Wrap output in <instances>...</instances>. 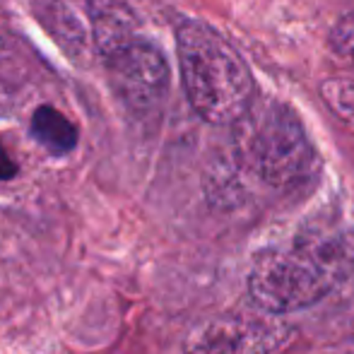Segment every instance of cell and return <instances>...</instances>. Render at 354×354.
Here are the masks:
<instances>
[{
    "label": "cell",
    "instance_id": "cell-3",
    "mask_svg": "<svg viewBox=\"0 0 354 354\" xmlns=\"http://www.w3.org/2000/svg\"><path fill=\"white\" fill-rule=\"evenodd\" d=\"M239 164H248L263 186L292 193L313 178L318 154L297 111L275 102L256 123Z\"/></svg>",
    "mask_w": 354,
    "mask_h": 354
},
{
    "label": "cell",
    "instance_id": "cell-10",
    "mask_svg": "<svg viewBox=\"0 0 354 354\" xmlns=\"http://www.w3.org/2000/svg\"><path fill=\"white\" fill-rule=\"evenodd\" d=\"M17 174H19L17 159H12V154L8 152L5 142L0 140V181H12Z\"/></svg>",
    "mask_w": 354,
    "mask_h": 354
},
{
    "label": "cell",
    "instance_id": "cell-5",
    "mask_svg": "<svg viewBox=\"0 0 354 354\" xmlns=\"http://www.w3.org/2000/svg\"><path fill=\"white\" fill-rule=\"evenodd\" d=\"M113 92L133 111H149L162 104L169 89V63L147 39H136L104 61Z\"/></svg>",
    "mask_w": 354,
    "mask_h": 354
},
{
    "label": "cell",
    "instance_id": "cell-1",
    "mask_svg": "<svg viewBox=\"0 0 354 354\" xmlns=\"http://www.w3.org/2000/svg\"><path fill=\"white\" fill-rule=\"evenodd\" d=\"M352 263L354 243L350 236L316 234L258 258L248 272V294L270 316L301 311L326 299L350 272Z\"/></svg>",
    "mask_w": 354,
    "mask_h": 354
},
{
    "label": "cell",
    "instance_id": "cell-11",
    "mask_svg": "<svg viewBox=\"0 0 354 354\" xmlns=\"http://www.w3.org/2000/svg\"><path fill=\"white\" fill-rule=\"evenodd\" d=\"M15 61H17V51H15L12 39L0 29V71H3L5 66H12Z\"/></svg>",
    "mask_w": 354,
    "mask_h": 354
},
{
    "label": "cell",
    "instance_id": "cell-9",
    "mask_svg": "<svg viewBox=\"0 0 354 354\" xmlns=\"http://www.w3.org/2000/svg\"><path fill=\"white\" fill-rule=\"evenodd\" d=\"M330 46L337 56L354 61V12L342 17L330 32Z\"/></svg>",
    "mask_w": 354,
    "mask_h": 354
},
{
    "label": "cell",
    "instance_id": "cell-6",
    "mask_svg": "<svg viewBox=\"0 0 354 354\" xmlns=\"http://www.w3.org/2000/svg\"><path fill=\"white\" fill-rule=\"evenodd\" d=\"M92 46L102 61L140 39V19L123 0H87Z\"/></svg>",
    "mask_w": 354,
    "mask_h": 354
},
{
    "label": "cell",
    "instance_id": "cell-7",
    "mask_svg": "<svg viewBox=\"0 0 354 354\" xmlns=\"http://www.w3.org/2000/svg\"><path fill=\"white\" fill-rule=\"evenodd\" d=\"M29 131H32L34 140L56 157H66L77 147V126L61 109L51 106V104H41L34 109Z\"/></svg>",
    "mask_w": 354,
    "mask_h": 354
},
{
    "label": "cell",
    "instance_id": "cell-2",
    "mask_svg": "<svg viewBox=\"0 0 354 354\" xmlns=\"http://www.w3.org/2000/svg\"><path fill=\"white\" fill-rule=\"evenodd\" d=\"M183 92L193 111L212 126L243 121L253 104V73L243 56L207 22L183 19L176 27Z\"/></svg>",
    "mask_w": 354,
    "mask_h": 354
},
{
    "label": "cell",
    "instance_id": "cell-8",
    "mask_svg": "<svg viewBox=\"0 0 354 354\" xmlns=\"http://www.w3.org/2000/svg\"><path fill=\"white\" fill-rule=\"evenodd\" d=\"M323 102L328 104L330 111H335L342 121L354 126V82L352 80L333 77L321 84Z\"/></svg>",
    "mask_w": 354,
    "mask_h": 354
},
{
    "label": "cell",
    "instance_id": "cell-4",
    "mask_svg": "<svg viewBox=\"0 0 354 354\" xmlns=\"http://www.w3.org/2000/svg\"><path fill=\"white\" fill-rule=\"evenodd\" d=\"M292 340L289 326L266 316H229L198 328L186 354H280Z\"/></svg>",
    "mask_w": 354,
    "mask_h": 354
}]
</instances>
